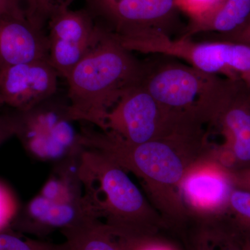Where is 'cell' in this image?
<instances>
[{
    "label": "cell",
    "mask_w": 250,
    "mask_h": 250,
    "mask_svg": "<svg viewBox=\"0 0 250 250\" xmlns=\"http://www.w3.org/2000/svg\"><path fill=\"white\" fill-rule=\"evenodd\" d=\"M11 16L30 21V5L28 0H0V17Z\"/></svg>",
    "instance_id": "ac0fdd59"
},
{
    "label": "cell",
    "mask_w": 250,
    "mask_h": 250,
    "mask_svg": "<svg viewBox=\"0 0 250 250\" xmlns=\"http://www.w3.org/2000/svg\"><path fill=\"white\" fill-rule=\"evenodd\" d=\"M47 1V4L54 9L55 6H66V7H69L70 4H71L72 1L74 0H45Z\"/></svg>",
    "instance_id": "603a6c76"
},
{
    "label": "cell",
    "mask_w": 250,
    "mask_h": 250,
    "mask_svg": "<svg viewBox=\"0 0 250 250\" xmlns=\"http://www.w3.org/2000/svg\"><path fill=\"white\" fill-rule=\"evenodd\" d=\"M186 197L194 205L213 208L223 204L229 195L225 179L216 172H195L182 181Z\"/></svg>",
    "instance_id": "5bb4252c"
},
{
    "label": "cell",
    "mask_w": 250,
    "mask_h": 250,
    "mask_svg": "<svg viewBox=\"0 0 250 250\" xmlns=\"http://www.w3.org/2000/svg\"><path fill=\"white\" fill-rule=\"evenodd\" d=\"M30 5L31 18L40 24H45L51 14V8L45 0H28Z\"/></svg>",
    "instance_id": "ffe728a7"
},
{
    "label": "cell",
    "mask_w": 250,
    "mask_h": 250,
    "mask_svg": "<svg viewBox=\"0 0 250 250\" xmlns=\"http://www.w3.org/2000/svg\"><path fill=\"white\" fill-rule=\"evenodd\" d=\"M20 123L19 111L0 114V146L17 134Z\"/></svg>",
    "instance_id": "d6986e66"
},
{
    "label": "cell",
    "mask_w": 250,
    "mask_h": 250,
    "mask_svg": "<svg viewBox=\"0 0 250 250\" xmlns=\"http://www.w3.org/2000/svg\"><path fill=\"white\" fill-rule=\"evenodd\" d=\"M36 60H49V41L44 29L27 18L0 17V71Z\"/></svg>",
    "instance_id": "8fae6325"
},
{
    "label": "cell",
    "mask_w": 250,
    "mask_h": 250,
    "mask_svg": "<svg viewBox=\"0 0 250 250\" xmlns=\"http://www.w3.org/2000/svg\"><path fill=\"white\" fill-rule=\"evenodd\" d=\"M4 106L2 104V102H1V98H0V108L1 107V106Z\"/></svg>",
    "instance_id": "484cf974"
},
{
    "label": "cell",
    "mask_w": 250,
    "mask_h": 250,
    "mask_svg": "<svg viewBox=\"0 0 250 250\" xmlns=\"http://www.w3.org/2000/svg\"><path fill=\"white\" fill-rule=\"evenodd\" d=\"M143 62L103 27L100 40L67 77L72 121L106 129L108 112L129 88L141 81Z\"/></svg>",
    "instance_id": "6da1fadb"
},
{
    "label": "cell",
    "mask_w": 250,
    "mask_h": 250,
    "mask_svg": "<svg viewBox=\"0 0 250 250\" xmlns=\"http://www.w3.org/2000/svg\"><path fill=\"white\" fill-rule=\"evenodd\" d=\"M231 42H240L250 47V24L239 35L231 39Z\"/></svg>",
    "instance_id": "7402d4cb"
},
{
    "label": "cell",
    "mask_w": 250,
    "mask_h": 250,
    "mask_svg": "<svg viewBox=\"0 0 250 250\" xmlns=\"http://www.w3.org/2000/svg\"><path fill=\"white\" fill-rule=\"evenodd\" d=\"M174 120L175 114L139 83L126 90L108 112L105 131L131 144H142L168 132Z\"/></svg>",
    "instance_id": "8992f818"
},
{
    "label": "cell",
    "mask_w": 250,
    "mask_h": 250,
    "mask_svg": "<svg viewBox=\"0 0 250 250\" xmlns=\"http://www.w3.org/2000/svg\"><path fill=\"white\" fill-rule=\"evenodd\" d=\"M19 113L16 136L30 155L43 161H62L80 156L83 150L81 132L75 129L69 113L68 100L56 94Z\"/></svg>",
    "instance_id": "5b68a950"
},
{
    "label": "cell",
    "mask_w": 250,
    "mask_h": 250,
    "mask_svg": "<svg viewBox=\"0 0 250 250\" xmlns=\"http://www.w3.org/2000/svg\"><path fill=\"white\" fill-rule=\"evenodd\" d=\"M0 250H68L66 243L55 244L18 236L9 229L0 230Z\"/></svg>",
    "instance_id": "9a60e30c"
},
{
    "label": "cell",
    "mask_w": 250,
    "mask_h": 250,
    "mask_svg": "<svg viewBox=\"0 0 250 250\" xmlns=\"http://www.w3.org/2000/svg\"><path fill=\"white\" fill-rule=\"evenodd\" d=\"M47 23L49 62L66 80L100 40L103 27L88 9L72 11L62 6L54 7Z\"/></svg>",
    "instance_id": "52a82bcc"
},
{
    "label": "cell",
    "mask_w": 250,
    "mask_h": 250,
    "mask_svg": "<svg viewBox=\"0 0 250 250\" xmlns=\"http://www.w3.org/2000/svg\"><path fill=\"white\" fill-rule=\"evenodd\" d=\"M99 220L85 195L76 198H47L40 193L22 210L11 227L21 231L37 232L78 228Z\"/></svg>",
    "instance_id": "30bf717a"
},
{
    "label": "cell",
    "mask_w": 250,
    "mask_h": 250,
    "mask_svg": "<svg viewBox=\"0 0 250 250\" xmlns=\"http://www.w3.org/2000/svg\"><path fill=\"white\" fill-rule=\"evenodd\" d=\"M96 22L117 36L156 30L166 33L177 11L174 0H86ZM167 34V33H166Z\"/></svg>",
    "instance_id": "ba28073f"
},
{
    "label": "cell",
    "mask_w": 250,
    "mask_h": 250,
    "mask_svg": "<svg viewBox=\"0 0 250 250\" xmlns=\"http://www.w3.org/2000/svg\"><path fill=\"white\" fill-rule=\"evenodd\" d=\"M138 250H161L159 249H156L155 247H150L146 246V243H143L140 246Z\"/></svg>",
    "instance_id": "d4e9b609"
},
{
    "label": "cell",
    "mask_w": 250,
    "mask_h": 250,
    "mask_svg": "<svg viewBox=\"0 0 250 250\" xmlns=\"http://www.w3.org/2000/svg\"><path fill=\"white\" fill-rule=\"evenodd\" d=\"M230 202L240 214L250 219V192L236 190L230 195Z\"/></svg>",
    "instance_id": "44dd1931"
},
{
    "label": "cell",
    "mask_w": 250,
    "mask_h": 250,
    "mask_svg": "<svg viewBox=\"0 0 250 250\" xmlns=\"http://www.w3.org/2000/svg\"><path fill=\"white\" fill-rule=\"evenodd\" d=\"M68 250H138L137 241L122 236L99 220L62 232Z\"/></svg>",
    "instance_id": "4fadbf2b"
},
{
    "label": "cell",
    "mask_w": 250,
    "mask_h": 250,
    "mask_svg": "<svg viewBox=\"0 0 250 250\" xmlns=\"http://www.w3.org/2000/svg\"><path fill=\"white\" fill-rule=\"evenodd\" d=\"M250 24V0H220L213 9L190 20L182 38L202 33H217L223 41H230Z\"/></svg>",
    "instance_id": "7c38bea8"
},
{
    "label": "cell",
    "mask_w": 250,
    "mask_h": 250,
    "mask_svg": "<svg viewBox=\"0 0 250 250\" xmlns=\"http://www.w3.org/2000/svg\"><path fill=\"white\" fill-rule=\"evenodd\" d=\"M81 144L84 149H95L107 156L125 170L134 172L147 182L172 187L184 180L186 165L182 149L196 143L199 133L180 131L158 139L131 144L108 131L83 129Z\"/></svg>",
    "instance_id": "3957f363"
},
{
    "label": "cell",
    "mask_w": 250,
    "mask_h": 250,
    "mask_svg": "<svg viewBox=\"0 0 250 250\" xmlns=\"http://www.w3.org/2000/svg\"><path fill=\"white\" fill-rule=\"evenodd\" d=\"M59 75L49 60L18 64L0 71L3 105L25 111L57 93Z\"/></svg>",
    "instance_id": "9c48e42d"
},
{
    "label": "cell",
    "mask_w": 250,
    "mask_h": 250,
    "mask_svg": "<svg viewBox=\"0 0 250 250\" xmlns=\"http://www.w3.org/2000/svg\"><path fill=\"white\" fill-rule=\"evenodd\" d=\"M220 0H174L179 11L187 15L190 20H195L207 14L220 2Z\"/></svg>",
    "instance_id": "e0dca14e"
},
{
    "label": "cell",
    "mask_w": 250,
    "mask_h": 250,
    "mask_svg": "<svg viewBox=\"0 0 250 250\" xmlns=\"http://www.w3.org/2000/svg\"><path fill=\"white\" fill-rule=\"evenodd\" d=\"M225 80L178 62L143 64L139 83L163 107L189 113L204 122L206 111L220 93Z\"/></svg>",
    "instance_id": "277c9868"
},
{
    "label": "cell",
    "mask_w": 250,
    "mask_h": 250,
    "mask_svg": "<svg viewBox=\"0 0 250 250\" xmlns=\"http://www.w3.org/2000/svg\"><path fill=\"white\" fill-rule=\"evenodd\" d=\"M197 250H213V248L211 247L207 246L206 243H200L199 244L198 247H197ZM235 250L233 249H228V250Z\"/></svg>",
    "instance_id": "cb8c5ba5"
},
{
    "label": "cell",
    "mask_w": 250,
    "mask_h": 250,
    "mask_svg": "<svg viewBox=\"0 0 250 250\" xmlns=\"http://www.w3.org/2000/svg\"><path fill=\"white\" fill-rule=\"evenodd\" d=\"M19 209L14 192L0 181V230L11 228Z\"/></svg>",
    "instance_id": "2e32d148"
},
{
    "label": "cell",
    "mask_w": 250,
    "mask_h": 250,
    "mask_svg": "<svg viewBox=\"0 0 250 250\" xmlns=\"http://www.w3.org/2000/svg\"><path fill=\"white\" fill-rule=\"evenodd\" d=\"M78 170L85 198L98 218L104 217L105 224L123 236L143 239L150 210L125 169L103 153L83 149Z\"/></svg>",
    "instance_id": "7a4b0ae2"
},
{
    "label": "cell",
    "mask_w": 250,
    "mask_h": 250,
    "mask_svg": "<svg viewBox=\"0 0 250 250\" xmlns=\"http://www.w3.org/2000/svg\"><path fill=\"white\" fill-rule=\"evenodd\" d=\"M247 85H248V87H249V88H250V83H246Z\"/></svg>",
    "instance_id": "4316f807"
}]
</instances>
